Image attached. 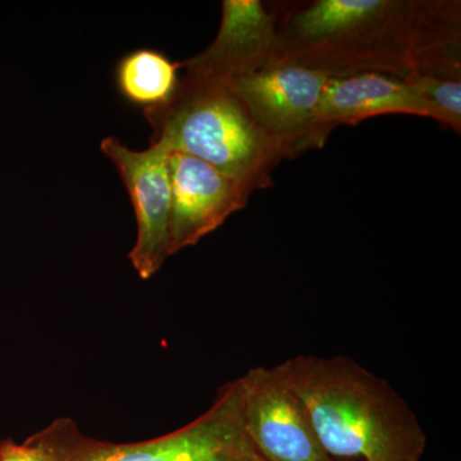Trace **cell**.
I'll list each match as a JSON object with an SVG mask.
<instances>
[{
    "instance_id": "cell-11",
    "label": "cell",
    "mask_w": 461,
    "mask_h": 461,
    "mask_svg": "<svg viewBox=\"0 0 461 461\" xmlns=\"http://www.w3.org/2000/svg\"><path fill=\"white\" fill-rule=\"evenodd\" d=\"M180 68L181 63L172 62L162 51L139 48L115 63V87L132 107L142 111L162 107L177 90Z\"/></svg>"
},
{
    "instance_id": "cell-6",
    "label": "cell",
    "mask_w": 461,
    "mask_h": 461,
    "mask_svg": "<svg viewBox=\"0 0 461 461\" xmlns=\"http://www.w3.org/2000/svg\"><path fill=\"white\" fill-rule=\"evenodd\" d=\"M100 150L120 173L135 211L138 238L130 262L141 280H150L171 257V150L150 141L145 150L135 151L112 136L103 139Z\"/></svg>"
},
{
    "instance_id": "cell-8",
    "label": "cell",
    "mask_w": 461,
    "mask_h": 461,
    "mask_svg": "<svg viewBox=\"0 0 461 461\" xmlns=\"http://www.w3.org/2000/svg\"><path fill=\"white\" fill-rule=\"evenodd\" d=\"M171 256L194 247L241 211L250 196L248 187L203 160L171 151Z\"/></svg>"
},
{
    "instance_id": "cell-12",
    "label": "cell",
    "mask_w": 461,
    "mask_h": 461,
    "mask_svg": "<svg viewBox=\"0 0 461 461\" xmlns=\"http://www.w3.org/2000/svg\"><path fill=\"white\" fill-rule=\"evenodd\" d=\"M426 108L427 118L454 131L461 129V81L447 76L417 75L408 78Z\"/></svg>"
},
{
    "instance_id": "cell-7",
    "label": "cell",
    "mask_w": 461,
    "mask_h": 461,
    "mask_svg": "<svg viewBox=\"0 0 461 461\" xmlns=\"http://www.w3.org/2000/svg\"><path fill=\"white\" fill-rule=\"evenodd\" d=\"M238 379L249 438L267 461H335L320 444L304 403L278 366H254Z\"/></svg>"
},
{
    "instance_id": "cell-5",
    "label": "cell",
    "mask_w": 461,
    "mask_h": 461,
    "mask_svg": "<svg viewBox=\"0 0 461 461\" xmlns=\"http://www.w3.org/2000/svg\"><path fill=\"white\" fill-rule=\"evenodd\" d=\"M330 78L308 67L273 62L229 83L260 129L293 158L323 147L330 136L318 121Z\"/></svg>"
},
{
    "instance_id": "cell-13",
    "label": "cell",
    "mask_w": 461,
    "mask_h": 461,
    "mask_svg": "<svg viewBox=\"0 0 461 461\" xmlns=\"http://www.w3.org/2000/svg\"><path fill=\"white\" fill-rule=\"evenodd\" d=\"M0 461H58L56 451L44 429L23 444L14 438L0 441Z\"/></svg>"
},
{
    "instance_id": "cell-9",
    "label": "cell",
    "mask_w": 461,
    "mask_h": 461,
    "mask_svg": "<svg viewBox=\"0 0 461 461\" xmlns=\"http://www.w3.org/2000/svg\"><path fill=\"white\" fill-rule=\"evenodd\" d=\"M277 32V16L259 0H224L214 41L181 67L186 74L235 80L272 62Z\"/></svg>"
},
{
    "instance_id": "cell-2",
    "label": "cell",
    "mask_w": 461,
    "mask_h": 461,
    "mask_svg": "<svg viewBox=\"0 0 461 461\" xmlns=\"http://www.w3.org/2000/svg\"><path fill=\"white\" fill-rule=\"evenodd\" d=\"M278 368L335 461H420L427 435L386 379L344 355H296Z\"/></svg>"
},
{
    "instance_id": "cell-4",
    "label": "cell",
    "mask_w": 461,
    "mask_h": 461,
    "mask_svg": "<svg viewBox=\"0 0 461 461\" xmlns=\"http://www.w3.org/2000/svg\"><path fill=\"white\" fill-rule=\"evenodd\" d=\"M58 461H267L242 420L238 379L220 388L213 403L181 429L138 442L84 435L69 418L45 427Z\"/></svg>"
},
{
    "instance_id": "cell-1",
    "label": "cell",
    "mask_w": 461,
    "mask_h": 461,
    "mask_svg": "<svg viewBox=\"0 0 461 461\" xmlns=\"http://www.w3.org/2000/svg\"><path fill=\"white\" fill-rule=\"evenodd\" d=\"M459 5L403 0H317L278 26L273 62L317 69L330 77L379 72L411 78L453 56Z\"/></svg>"
},
{
    "instance_id": "cell-10",
    "label": "cell",
    "mask_w": 461,
    "mask_h": 461,
    "mask_svg": "<svg viewBox=\"0 0 461 461\" xmlns=\"http://www.w3.org/2000/svg\"><path fill=\"white\" fill-rule=\"evenodd\" d=\"M384 114L427 118L426 108L408 78L379 72L330 77L321 94L318 121L327 132Z\"/></svg>"
},
{
    "instance_id": "cell-3",
    "label": "cell",
    "mask_w": 461,
    "mask_h": 461,
    "mask_svg": "<svg viewBox=\"0 0 461 461\" xmlns=\"http://www.w3.org/2000/svg\"><path fill=\"white\" fill-rule=\"evenodd\" d=\"M150 141L203 160L248 187L271 186L286 151L260 129L229 81L185 74L162 107L142 111Z\"/></svg>"
}]
</instances>
